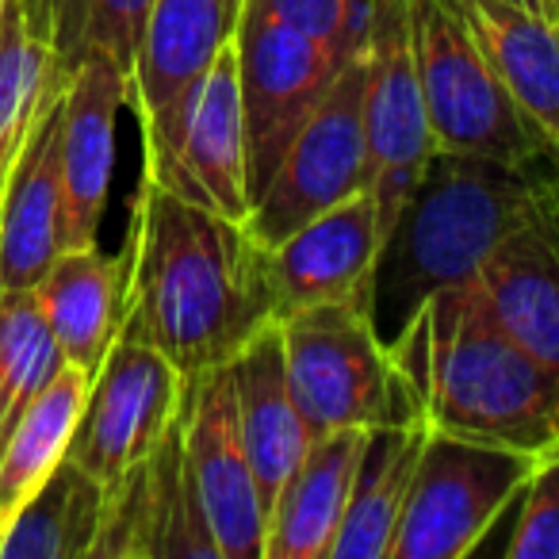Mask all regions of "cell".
<instances>
[{
    "instance_id": "cell-1",
    "label": "cell",
    "mask_w": 559,
    "mask_h": 559,
    "mask_svg": "<svg viewBox=\"0 0 559 559\" xmlns=\"http://www.w3.org/2000/svg\"><path fill=\"white\" fill-rule=\"evenodd\" d=\"M127 334L173 360L185 380L223 368L276 319L269 249L246 223L142 177L127 241Z\"/></svg>"
},
{
    "instance_id": "cell-2",
    "label": "cell",
    "mask_w": 559,
    "mask_h": 559,
    "mask_svg": "<svg viewBox=\"0 0 559 559\" xmlns=\"http://www.w3.org/2000/svg\"><path fill=\"white\" fill-rule=\"evenodd\" d=\"M556 200L559 165L551 157L506 165L437 150L376 257L368 319L383 349L391 353L429 299L467 284L498 241L540 218Z\"/></svg>"
},
{
    "instance_id": "cell-3",
    "label": "cell",
    "mask_w": 559,
    "mask_h": 559,
    "mask_svg": "<svg viewBox=\"0 0 559 559\" xmlns=\"http://www.w3.org/2000/svg\"><path fill=\"white\" fill-rule=\"evenodd\" d=\"M391 360L429 429L525 452L559 449L556 380L506 334L475 280L429 299Z\"/></svg>"
},
{
    "instance_id": "cell-4",
    "label": "cell",
    "mask_w": 559,
    "mask_h": 559,
    "mask_svg": "<svg viewBox=\"0 0 559 559\" xmlns=\"http://www.w3.org/2000/svg\"><path fill=\"white\" fill-rule=\"evenodd\" d=\"M276 322L292 395L311 437L334 429H376L418 414L395 360L376 337L368 304H314Z\"/></svg>"
},
{
    "instance_id": "cell-5",
    "label": "cell",
    "mask_w": 559,
    "mask_h": 559,
    "mask_svg": "<svg viewBox=\"0 0 559 559\" xmlns=\"http://www.w3.org/2000/svg\"><path fill=\"white\" fill-rule=\"evenodd\" d=\"M411 47L437 150L506 165L551 157L513 108L460 0H411Z\"/></svg>"
},
{
    "instance_id": "cell-6",
    "label": "cell",
    "mask_w": 559,
    "mask_h": 559,
    "mask_svg": "<svg viewBox=\"0 0 559 559\" xmlns=\"http://www.w3.org/2000/svg\"><path fill=\"white\" fill-rule=\"evenodd\" d=\"M540 456L429 429L388 559H464L479 551Z\"/></svg>"
},
{
    "instance_id": "cell-7",
    "label": "cell",
    "mask_w": 559,
    "mask_h": 559,
    "mask_svg": "<svg viewBox=\"0 0 559 559\" xmlns=\"http://www.w3.org/2000/svg\"><path fill=\"white\" fill-rule=\"evenodd\" d=\"M238 88L241 119H246V180L249 207L264 192L276 165L284 162L292 139L304 131L322 96L337 81L342 66L357 50L311 39L272 20L241 12L238 32Z\"/></svg>"
},
{
    "instance_id": "cell-8",
    "label": "cell",
    "mask_w": 559,
    "mask_h": 559,
    "mask_svg": "<svg viewBox=\"0 0 559 559\" xmlns=\"http://www.w3.org/2000/svg\"><path fill=\"white\" fill-rule=\"evenodd\" d=\"M365 81L368 43L342 66L330 93L292 139L284 162L249 207L246 226L264 249L280 246L292 230L365 188Z\"/></svg>"
},
{
    "instance_id": "cell-9",
    "label": "cell",
    "mask_w": 559,
    "mask_h": 559,
    "mask_svg": "<svg viewBox=\"0 0 559 559\" xmlns=\"http://www.w3.org/2000/svg\"><path fill=\"white\" fill-rule=\"evenodd\" d=\"M437 154L411 47V0H372L365 81V188L380 215V246Z\"/></svg>"
},
{
    "instance_id": "cell-10",
    "label": "cell",
    "mask_w": 559,
    "mask_h": 559,
    "mask_svg": "<svg viewBox=\"0 0 559 559\" xmlns=\"http://www.w3.org/2000/svg\"><path fill=\"white\" fill-rule=\"evenodd\" d=\"M185 391L188 380L162 349L119 330L93 376L66 456L104 483V490H116L177 426Z\"/></svg>"
},
{
    "instance_id": "cell-11",
    "label": "cell",
    "mask_w": 559,
    "mask_h": 559,
    "mask_svg": "<svg viewBox=\"0 0 559 559\" xmlns=\"http://www.w3.org/2000/svg\"><path fill=\"white\" fill-rule=\"evenodd\" d=\"M180 433H185L188 475H192L203 521L215 536L218 559H264L269 510L261 502L249 452L241 444L230 365L188 380Z\"/></svg>"
},
{
    "instance_id": "cell-12",
    "label": "cell",
    "mask_w": 559,
    "mask_h": 559,
    "mask_svg": "<svg viewBox=\"0 0 559 559\" xmlns=\"http://www.w3.org/2000/svg\"><path fill=\"white\" fill-rule=\"evenodd\" d=\"M241 0H150L131 70V108L142 127V173L169 162L185 96L234 39Z\"/></svg>"
},
{
    "instance_id": "cell-13",
    "label": "cell",
    "mask_w": 559,
    "mask_h": 559,
    "mask_svg": "<svg viewBox=\"0 0 559 559\" xmlns=\"http://www.w3.org/2000/svg\"><path fill=\"white\" fill-rule=\"evenodd\" d=\"M169 192L218 211L226 218H249L246 180V119H241L238 50L234 39L215 55L203 78L188 88L173 134L169 162L157 173H142Z\"/></svg>"
},
{
    "instance_id": "cell-14",
    "label": "cell",
    "mask_w": 559,
    "mask_h": 559,
    "mask_svg": "<svg viewBox=\"0 0 559 559\" xmlns=\"http://www.w3.org/2000/svg\"><path fill=\"white\" fill-rule=\"evenodd\" d=\"M131 78L108 55H85L62 96V249L96 246L116 173V119Z\"/></svg>"
},
{
    "instance_id": "cell-15",
    "label": "cell",
    "mask_w": 559,
    "mask_h": 559,
    "mask_svg": "<svg viewBox=\"0 0 559 559\" xmlns=\"http://www.w3.org/2000/svg\"><path fill=\"white\" fill-rule=\"evenodd\" d=\"M376 257H380V215L368 188L322 211L269 249L276 319L314 304L360 299L368 304Z\"/></svg>"
},
{
    "instance_id": "cell-16",
    "label": "cell",
    "mask_w": 559,
    "mask_h": 559,
    "mask_svg": "<svg viewBox=\"0 0 559 559\" xmlns=\"http://www.w3.org/2000/svg\"><path fill=\"white\" fill-rule=\"evenodd\" d=\"M472 280L506 334L559 388V200L498 241Z\"/></svg>"
},
{
    "instance_id": "cell-17",
    "label": "cell",
    "mask_w": 559,
    "mask_h": 559,
    "mask_svg": "<svg viewBox=\"0 0 559 559\" xmlns=\"http://www.w3.org/2000/svg\"><path fill=\"white\" fill-rule=\"evenodd\" d=\"M230 380L234 399H238L241 444L249 452V467H253L264 510H272V502L288 487L314 441L296 406V395H292L284 337H280L276 319L257 330L246 349L230 360Z\"/></svg>"
},
{
    "instance_id": "cell-18",
    "label": "cell",
    "mask_w": 559,
    "mask_h": 559,
    "mask_svg": "<svg viewBox=\"0 0 559 559\" xmlns=\"http://www.w3.org/2000/svg\"><path fill=\"white\" fill-rule=\"evenodd\" d=\"M62 253V100L27 139L0 195V292L35 288Z\"/></svg>"
},
{
    "instance_id": "cell-19",
    "label": "cell",
    "mask_w": 559,
    "mask_h": 559,
    "mask_svg": "<svg viewBox=\"0 0 559 559\" xmlns=\"http://www.w3.org/2000/svg\"><path fill=\"white\" fill-rule=\"evenodd\" d=\"M70 66L58 55L55 0L0 4V195L35 127L66 96Z\"/></svg>"
},
{
    "instance_id": "cell-20",
    "label": "cell",
    "mask_w": 559,
    "mask_h": 559,
    "mask_svg": "<svg viewBox=\"0 0 559 559\" xmlns=\"http://www.w3.org/2000/svg\"><path fill=\"white\" fill-rule=\"evenodd\" d=\"M365 444L368 429H334L314 437L304 464L269 510L264 559H330Z\"/></svg>"
},
{
    "instance_id": "cell-21",
    "label": "cell",
    "mask_w": 559,
    "mask_h": 559,
    "mask_svg": "<svg viewBox=\"0 0 559 559\" xmlns=\"http://www.w3.org/2000/svg\"><path fill=\"white\" fill-rule=\"evenodd\" d=\"M127 249L108 257L96 246H81L62 249L47 276L35 284L66 365L81 368L85 376L100 372L111 342L119 337L127 311Z\"/></svg>"
},
{
    "instance_id": "cell-22",
    "label": "cell",
    "mask_w": 559,
    "mask_h": 559,
    "mask_svg": "<svg viewBox=\"0 0 559 559\" xmlns=\"http://www.w3.org/2000/svg\"><path fill=\"white\" fill-rule=\"evenodd\" d=\"M460 9L513 108L559 165V24L528 16L506 0H460Z\"/></svg>"
},
{
    "instance_id": "cell-23",
    "label": "cell",
    "mask_w": 559,
    "mask_h": 559,
    "mask_svg": "<svg viewBox=\"0 0 559 559\" xmlns=\"http://www.w3.org/2000/svg\"><path fill=\"white\" fill-rule=\"evenodd\" d=\"M426 433L429 426L421 414L368 429L365 456H360L357 479H353L349 510H345V521L337 528L330 559H388Z\"/></svg>"
},
{
    "instance_id": "cell-24",
    "label": "cell",
    "mask_w": 559,
    "mask_h": 559,
    "mask_svg": "<svg viewBox=\"0 0 559 559\" xmlns=\"http://www.w3.org/2000/svg\"><path fill=\"white\" fill-rule=\"evenodd\" d=\"M88 388H93V376L62 365V372L35 395L24 418L12 426L9 441L0 444V528L32 502L35 490L66 460Z\"/></svg>"
},
{
    "instance_id": "cell-25",
    "label": "cell",
    "mask_w": 559,
    "mask_h": 559,
    "mask_svg": "<svg viewBox=\"0 0 559 559\" xmlns=\"http://www.w3.org/2000/svg\"><path fill=\"white\" fill-rule=\"evenodd\" d=\"M108 510V490L70 456L50 472L32 502L0 528V559L93 556Z\"/></svg>"
},
{
    "instance_id": "cell-26",
    "label": "cell",
    "mask_w": 559,
    "mask_h": 559,
    "mask_svg": "<svg viewBox=\"0 0 559 559\" xmlns=\"http://www.w3.org/2000/svg\"><path fill=\"white\" fill-rule=\"evenodd\" d=\"M62 365L66 357L43 314L39 288L0 292V444Z\"/></svg>"
},
{
    "instance_id": "cell-27",
    "label": "cell",
    "mask_w": 559,
    "mask_h": 559,
    "mask_svg": "<svg viewBox=\"0 0 559 559\" xmlns=\"http://www.w3.org/2000/svg\"><path fill=\"white\" fill-rule=\"evenodd\" d=\"M150 0H55L58 55L73 66L85 55H108L131 78Z\"/></svg>"
},
{
    "instance_id": "cell-28",
    "label": "cell",
    "mask_w": 559,
    "mask_h": 559,
    "mask_svg": "<svg viewBox=\"0 0 559 559\" xmlns=\"http://www.w3.org/2000/svg\"><path fill=\"white\" fill-rule=\"evenodd\" d=\"M241 12L345 50L365 47L372 24V0H241Z\"/></svg>"
},
{
    "instance_id": "cell-29",
    "label": "cell",
    "mask_w": 559,
    "mask_h": 559,
    "mask_svg": "<svg viewBox=\"0 0 559 559\" xmlns=\"http://www.w3.org/2000/svg\"><path fill=\"white\" fill-rule=\"evenodd\" d=\"M506 559H559V449L544 452L518 495Z\"/></svg>"
},
{
    "instance_id": "cell-30",
    "label": "cell",
    "mask_w": 559,
    "mask_h": 559,
    "mask_svg": "<svg viewBox=\"0 0 559 559\" xmlns=\"http://www.w3.org/2000/svg\"><path fill=\"white\" fill-rule=\"evenodd\" d=\"M506 4L528 12V16L548 20V24H559V0H506Z\"/></svg>"
},
{
    "instance_id": "cell-31",
    "label": "cell",
    "mask_w": 559,
    "mask_h": 559,
    "mask_svg": "<svg viewBox=\"0 0 559 559\" xmlns=\"http://www.w3.org/2000/svg\"><path fill=\"white\" fill-rule=\"evenodd\" d=\"M0 4H4V0H0Z\"/></svg>"
}]
</instances>
